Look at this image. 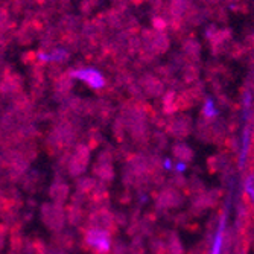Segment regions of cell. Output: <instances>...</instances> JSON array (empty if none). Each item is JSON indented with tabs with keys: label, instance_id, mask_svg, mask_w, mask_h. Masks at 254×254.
<instances>
[{
	"label": "cell",
	"instance_id": "18",
	"mask_svg": "<svg viewBox=\"0 0 254 254\" xmlns=\"http://www.w3.org/2000/svg\"><path fill=\"white\" fill-rule=\"evenodd\" d=\"M218 118V110L215 108V104L210 98H207L204 101V105H202V111H201V119H205V121H215Z\"/></svg>",
	"mask_w": 254,
	"mask_h": 254
},
{
	"label": "cell",
	"instance_id": "20",
	"mask_svg": "<svg viewBox=\"0 0 254 254\" xmlns=\"http://www.w3.org/2000/svg\"><path fill=\"white\" fill-rule=\"evenodd\" d=\"M111 128H113V135H114V138H116V140H118L119 143H124V140H125V132H127V128H125L124 121H122L121 118L114 119Z\"/></svg>",
	"mask_w": 254,
	"mask_h": 254
},
{
	"label": "cell",
	"instance_id": "14",
	"mask_svg": "<svg viewBox=\"0 0 254 254\" xmlns=\"http://www.w3.org/2000/svg\"><path fill=\"white\" fill-rule=\"evenodd\" d=\"M52 242H54V247L58 248V250H63V251H70L73 247H75V238L70 232H60V233H55L54 238H52Z\"/></svg>",
	"mask_w": 254,
	"mask_h": 254
},
{
	"label": "cell",
	"instance_id": "17",
	"mask_svg": "<svg viewBox=\"0 0 254 254\" xmlns=\"http://www.w3.org/2000/svg\"><path fill=\"white\" fill-rule=\"evenodd\" d=\"M168 145V134L163 129H157L151 134V146L155 151H163Z\"/></svg>",
	"mask_w": 254,
	"mask_h": 254
},
{
	"label": "cell",
	"instance_id": "11",
	"mask_svg": "<svg viewBox=\"0 0 254 254\" xmlns=\"http://www.w3.org/2000/svg\"><path fill=\"white\" fill-rule=\"evenodd\" d=\"M244 188H245V190L242 193V199L248 205L250 213L253 216V222H254V169H250V168L247 169Z\"/></svg>",
	"mask_w": 254,
	"mask_h": 254
},
{
	"label": "cell",
	"instance_id": "27",
	"mask_svg": "<svg viewBox=\"0 0 254 254\" xmlns=\"http://www.w3.org/2000/svg\"><path fill=\"white\" fill-rule=\"evenodd\" d=\"M189 254H207V253H205L201 247H196V248H193Z\"/></svg>",
	"mask_w": 254,
	"mask_h": 254
},
{
	"label": "cell",
	"instance_id": "13",
	"mask_svg": "<svg viewBox=\"0 0 254 254\" xmlns=\"http://www.w3.org/2000/svg\"><path fill=\"white\" fill-rule=\"evenodd\" d=\"M172 155L180 161V163H190V161L193 160L195 154H193V149L186 145V143H181V142H177L174 143L172 146Z\"/></svg>",
	"mask_w": 254,
	"mask_h": 254
},
{
	"label": "cell",
	"instance_id": "23",
	"mask_svg": "<svg viewBox=\"0 0 254 254\" xmlns=\"http://www.w3.org/2000/svg\"><path fill=\"white\" fill-rule=\"evenodd\" d=\"M128 251H129V248L122 241H114L110 254H129Z\"/></svg>",
	"mask_w": 254,
	"mask_h": 254
},
{
	"label": "cell",
	"instance_id": "21",
	"mask_svg": "<svg viewBox=\"0 0 254 254\" xmlns=\"http://www.w3.org/2000/svg\"><path fill=\"white\" fill-rule=\"evenodd\" d=\"M67 60H68V52L63 48H57L51 52L52 63H65Z\"/></svg>",
	"mask_w": 254,
	"mask_h": 254
},
{
	"label": "cell",
	"instance_id": "7",
	"mask_svg": "<svg viewBox=\"0 0 254 254\" xmlns=\"http://www.w3.org/2000/svg\"><path fill=\"white\" fill-rule=\"evenodd\" d=\"M168 137L177 138V140H181V138H186L192 131H193V122L189 116H171L169 119H166V125L163 129Z\"/></svg>",
	"mask_w": 254,
	"mask_h": 254
},
{
	"label": "cell",
	"instance_id": "8",
	"mask_svg": "<svg viewBox=\"0 0 254 254\" xmlns=\"http://www.w3.org/2000/svg\"><path fill=\"white\" fill-rule=\"evenodd\" d=\"M221 196H222V192L218 190V189L204 190L202 193L193 196V198H192V204H190L189 215L199 216V215H202L207 209H212V207H216V205L219 204Z\"/></svg>",
	"mask_w": 254,
	"mask_h": 254
},
{
	"label": "cell",
	"instance_id": "12",
	"mask_svg": "<svg viewBox=\"0 0 254 254\" xmlns=\"http://www.w3.org/2000/svg\"><path fill=\"white\" fill-rule=\"evenodd\" d=\"M49 196L54 202L63 205L70 196V186L63 180H55V183H52V186L49 188Z\"/></svg>",
	"mask_w": 254,
	"mask_h": 254
},
{
	"label": "cell",
	"instance_id": "5",
	"mask_svg": "<svg viewBox=\"0 0 254 254\" xmlns=\"http://www.w3.org/2000/svg\"><path fill=\"white\" fill-rule=\"evenodd\" d=\"M154 201L157 212H168L171 209L180 207L184 201V196L180 189L168 184V186H163L157 192H154Z\"/></svg>",
	"mask_w": 254,
	"mask_h": 254
},
{
	"label": "cell",
	"instance_id": "19",
	"mask_svg": "<svg viewBox=\"0 0 254 254\" xmlns=\"http://www.w3.org/2000/svg\"><path fill=\"white\" fill-rule=\"evenodd\" d=\"M85 143L90 146V149H93L96 146H99L102 143V134L98 128H91L88 129L87 135H85Z\"/></svg>",
	"mask_w": 254,
	"mask_h": 254
},
{
	"label": "cell",
	"instance_id": "25",
	"mask_svg": "<svg viewBox=\"0 0 254 254\" xmlns=\"http://www.w3.org/2000/svg\"><path fill=\"white\" fill-rule=\"evenodd\" d=\"M37 58L41 63H49L51 61V54H48V52H38L37 54Z\"/></svg>",
	"mask_w": 254,
	"mask_h": 254
},
{
	"label": "cell",
	"instance_id": "1",
	"mask_svg": "<svg viewBox=\"0 0 254 254\" xmlns=\"http://www.w3.org/2000/svg\"><path fill=\"white\" fill-rule=\"evenodd\" d=\"M82 236V248L91 254H110L113 241L111 235L107 232L91 227H82L81 228Z\"/></svg>",
	"mask_w": 254,
	"mask_h": 254
},
{
	"label": "cell",
	"instance_id": "2",
	"mask_svg": "<svg viewBox=\"0 0 254 254\" xmlns=\"http://www.w3.org/2000/svg\"><path fill=\"white\" fill-rule=\"evenodd\" d=\"M195 132H196V137L199 138V140L209 142V143H216L221 146L225 142V138L230 135L227 125L221 121H216V119L215 121L199 119L196 122Z\"/></svg>",
	"mask_w": 254,
	"mask_h": 254
},
{
	"label": "cell",
	"instance_id": "3",
	"mask_svg": "<svg viewBox=\"0 0 254 254\" xmlns=\"http://www.w3.org/2000/svg\"><path fill=\"white\" fill-rule=\"evenodd\" d=\"M85 227L102 230V232H107L111 236L116 235L118 230H119V224H118V219H116V213H113L108 209V207H99V209L90 210L88 212V216H87Z\"/></svg>",
	"mask_w": 254,
	"mask_h": 254
},
{
	"label": "cell",
	"instance_id": "22",
	"mask_svg": "<svg viewBox=\"0 0 254 254\" xmlns=\"http://www.w3.org/2000/svg\"><path fill=\"white\" fill-rule=\"evenodd\" d=\"M142 241H143V239H140V238L132 239L131 247H129V254H146V251H145V247H143V242H142Z\"/></svg>",
	"mask_w": 254,
	"mask_h": 254
},
{
	"label": "cell",
	"instance_id": "9",
	"mask_svg": "<svg viewBox=\"0 0 254 254\" xmlns=\"http://www.w3.org/2000/svg\"><path fill=\"white\" fill-rule=\"evenodd\" d=\"M70 76L75 79H79L85 82L90 88L93 90H104L107 87V79L105 76L95 67H79L70 70Z\"/></svg>",
	"mask_w": 254,
	"mask_h": 254
},
{
	"label": "cell",
	"instance_id": "16",
	"mask_svg": "<svg viewBox=\"0 0 254 254\" xmlns=\"http://www.w3.org/2000/svg\"><path fill=\"white\" fill-rule=\"evenodd\" d=\"M166 250H168V254H184L183 244H181V241H180V238H178V235L175 232L168 233Z\"/></svg>",
	"mask_w": 254,
	"mask_h": 254
},
{
	"label": "cell",
	"instance_id": "10",
	"mask_svg": "<svg viewBox=\"0 0 254 254\" xmlns=\"http://www.w3.org/2000/svg\"><path fill=\"white\" fill-rule=\"evenodd\" d=\"M87 216H88V212H85V209H84L82 205H76V204H72L70 202L67 209H65L67 222L70 224L72 227H76V228L85 227Z\"/></svg>",
	"mask_w": 254,
	"mask_h": 254
},
{
	"label": "cell",
	"instance_id": "15",
	"mask_svg": "<svg viewBox=\"0 0 254 254\" xmlns=\"http://www.w3.org/2000/svg\"><path fill=\"white\" fill-rule=\"evenodd\" d=\"M21 184H23V189H25L26 192H35L38 190L40 184H41V178L37 172H28L23 175L21 178Z\"/></svg>",
	"mask_w": 254,
	"mask_h": 254
},
{
	"label": "cell",
	"instance_id": "4",
	"mask_svg": "<svg viewBox=\"0 0 254 254\" xmlns=\"http://www.w3.org/2000/svg\"><path fill=\"white\" fill-rule=\"evenodd\" d=\"M116 151L111 146H105V149L98 155L95 165H93V175L98 181L104 183L105 186L114 180V168L113 160L116 158Z\"/></svg>",
	"mask_w": 254,
	"mask_h": 254
},
{
	"label": "cell",
	"instance_id": "24",
	"mask_svg": "<svg viewBox=\"0 0 254 254\" xmlns=\"http://www.w3.org/2000/svg\"><path fill=\"white\" fill-rule=\"evenodd\" d=\"M8 236H11V230L6 224H0V250L3 248Z\"/></svg>",
	"mask_w": 254,
	"mask_h": 254
},
{
	"label": "cell",
	"instance_id": "6",
	"mask_svg": "<svg viewBox=\"0 0 254 254\" xmlns=\"http://www.w3.org/2000/svg\"><path fill=\"white\" fill-rule=\"evenodd\" d=\"M41 219L44 225L48 227L51 232L60 233L64 230V224L67 221L65 212L61 204L57 202H46L41 207Z\"/></svg>",
	"mask_w": 254,
	"mask_h": 254
},
{
	"label": "cell",
	"instance_id": "26",
	"mask_svg": "<svg viewBox=\"0 0 254 254\" xmlns=\"http://www.w3.org/2000/svg\"><path fill=\"white\" fill-rule=\"evenodd\" d=\"M154 26H155V28H160V29H163L166 25H165V21H163V20L155 18V20H154Z\"/></svg>",
	"mask_w": 254,
	"mask_h": 254
},
{
	"label": "cell",
	"instance_id": "28",
	"mask_svg": "<svg viewBox=\"0 0 254 254\" xmlns=\"http://www.w3.org/2000/svg\"><path fill=\"white\" fill-rule=\"evenodd\" d=\"M158 254H168V251H163V253H158Z\"/></svg>",
	"mask_w": 254,
	"mask_h": 254
}]
</instances>
